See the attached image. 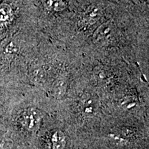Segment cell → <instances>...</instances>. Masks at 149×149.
Instances as JSON below:
<instances>
[{"label":"cell","mask_w":149,"mask_h":149,"mask_svg":"<svg viewBox=\"0 0 149 149\" xmlns=\"http://www.w3.org/2000/svg\"><path fill=\"white\" fill-rule=\"evenodd\" d=\"M43 115L40 110L30 108L20 113L17 118L19 126L28 133H35L41 128Z\"/></svg>","instance_id":"6da1fadb"},{"label":"cell","mask_w":149,"mask_h":149,"mask_svg":"<svg viewBox=\"0 0 149 149\" xmlns=\"http://www.w3.org/2000/svg\"><path fill=\"white\" fill-rule=\"evenodd\" d=\"M116 36V28L109 21L100 26L93 34L95 42L100 45H108L114 41Z\"/></svg>","instance_id":"7a4b0ae2"},{"label":"cell","mask_w":149,"mask_h":149,"mask_svg":"<svg viewBox=\"0 0 149 149\" xmlns=\"http://www.w3.org/2000/svg\"><path fill=\"white\" fill-rule=\"evenodd\" d=\"M80 111L86 116L92 117L98 110V102L94 96L86 94L82 96L79 102Z\"/></svg>","instance_id":"3957f363"},{"label":"cell","mask_w":149,"mask_h":149,"mask_svg":"<svg viewBox=\"0 0 149 149\" xmlns=\"http://www.w3.org/2000/svg\"><path fill=\"white\" fill-rule=\"evenodd\" d=\"M102 15V10L96 5L89 6L84 13L81 17V22L84 26H91L96 23Z\"/></svg>","instance_id":"277c9868"},{"label":"cell","mask_w":149,"mask_h":149,"mask_svg":"<svg viewBox=\"0 0 149 149\" xmlns=\"http://www.w3.org/2000/svg\"><path fill=\"white\" fill-rule=\"evenodd\" d=\"M1 52L3 55H12L18 51V47L13 40H8L5 41L1 46Z\"/></svg>","instance_id":"5b68a950"},{"label":"cell","mask_w":149,"mask_h":149,"mask_svg":"<svg viewBox=\"0 0 149 149\" xmlns=\"http://www.w3.org/2000/svg\"><path fill=\"white\" fill-rule=\"evenodd\" d=\"M66 81L64 78L56 80L53 86V92L56 96H61L66 92Z\"/></svg>","instance_id":"8992f818"},{"label":"cell","mask_w":149,"mask_h":149,"mask_svg":"<svg viewBox=\"0 0 149 149\" xmlns=\"http://www.w3.org/2000/svg\"><path fill=\"white\" fill-rule=\"evenodd\" d=\"M12 15V9L7 3L0 4V23L8 21Z\"/></svg>","instance_id":"52a82bcc"},{"label":"cell","mask_w":149,"mask_h":149,"mask_svg":"<svg viewBox=\"0 0 149 149\" xmlns=\"http://www.w3.org/2000/svg\"><path fill=\"white\" fill-rule=\"evenodd\" d=\"M43 3L48 10L54 11L62 10L66 6V3L63 1H45Z\"/></svg>","instance_id":"ba28073f"},{"label":"cell","mask_w":149,"mask_h":149,"mask_svg":"<svg viewBox=\"0 0 149 149\" xmlns=\"http://www.w3.org/2000/svg\"><path fill=\"white\" fill-rule=\"evenodd\" d=\"M94 76L96 81L98 82L104 84L107 82L109 78V72L104 68H95L94 72Z\"/></svg>","instance_id":"9c48e42d"},{"label":"cell","mask_w":149,"mask_h":149,"mask_svg":"<svg viewBox=\"0 0 149 149\" xmlns=\"http://www.w3.org/2000/svg\"><path fill=\"white\" fill-rule=\"evenodd\" d=\"M0 149H5V144L1 139H0Z\"/></svg>","instance_id":"30bf717a"}]
</instances>
